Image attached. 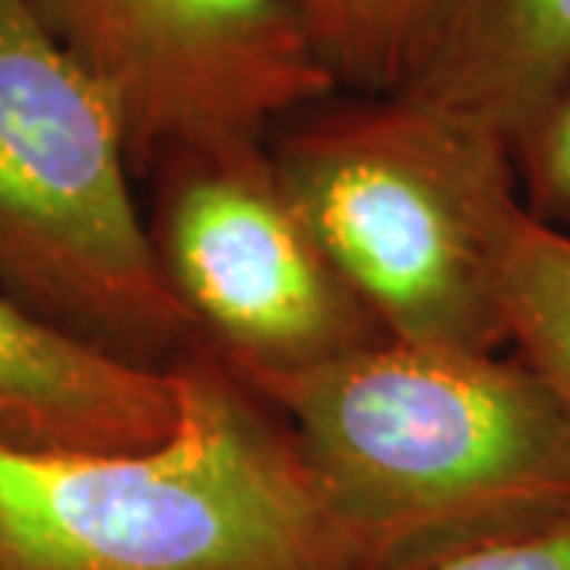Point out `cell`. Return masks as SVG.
<instances>
[{
	"label": "cell",
	"mask_w": 570,
	"mask_h": 570,
	"mask_svg": "<svg viewBox=\"0 0 570 570\" xmlns=\"http://www.w3.org/2000/svg\"><path fill=\"white\" fill-rule=\"evenodd\" d=\"M115 105L41 26L0 0V288L134 365L200 343L130 190Z\"/></svg>",
	"instance_id": "cell-4"
},
{
	"label": "cell",
	"mask_w": 570,
	"mask_h": 570,
	"mask_svg": "<svg viewBox=\"0 0 570 570\" xmlns=\"http://www.w3.org/2000/svg\"><path fill=\"white\" fill-rule=\"evenodd\" d=\"M130 453L0 448V570H374L276 409L204 340Z\"/></svg>",
	"instance_id": "cell-2"
},
{
	"label": "cell",
	"mask_w": 570,
	"mask_h": 570,
	"mask_svg": "<svg viewBox=\"0 0 570 570\" xmlns=\"http://www.w3.org/2000/svg\"><path fill=\"white\" fill-rule=\"evenodd\" d=\"M156 171L149 232L165 276L232 371H305L387 340L288 200L264 140L184 149Z\"/></svg>",
	"instance_id": "cell-5"
},
{
	"label": "cell",
	"mask_w": 570,
	"mask_h": 570,
	"mask_svg": "<svg viewBox=\"0 0 570 570\" xmlns=\"http://www.w3.org/2000/svg\"><path fill=\"white\" fill-rule=\"evenodd\" d=\"M238 377L283 415L374 570H422L570 517V419L523 358L384 340Z\"/></svg>",
	"instance_id": "cell-1"
},
{
	"label": "cell",
	"mask_w": 570,
	"mask_h": 570,
	"mask_svg": "<svg viewBox=\"0 0 570 570\" xmlns=\"http://www.w3.org/2000/svg\"><path fill=\"white\" fill-rule=\"evenodd\" d=\"M520 194L532 216L570 228V82L513 149Z\"/></svg>",
	"instance_id": "cell-11"
},
{
	"label": "cell",
	"mask_w": 570,
	"mask_h": 570,
	"mask_svg": "<svg viewBox=\"0 0 570 570\" xmlns=\"http://www.w3.org/2000/svg\"><path fill=\"white\" fill-rule=\"evenodd\" d=\"M336 86L390 96L403 77L425 0H288Z\"/></svg>",
	"instance_id": "cell-10"
},
{
	"label": "cell",
	"mask_w": 570,
	"mask_h": 570,
	"mask_svg": "<svg viewBox=\"0 0 570 570\" xmlns=\"http://www.w3.org/2000/svg\"><path fill=\"white\" fill-rule=\"evenodd\" d=\"M498 305L517 358L570 419V232L532 216L527 204L501 242Z\"/></svg>",
	"instance_id": "cell-9"
},
{
	"label": "cell",
	"mask_w": 570,
	"mask_h": 570,
	"mask_svg": "<svg viewBox=\"0 0 570 570\" xmlns=\"http://www.w3.org/2000/svg\"><path fill=\"white\" fill-rule=\"evenodd\" d=\"M99 82L137 171L165 156L264 140L336 89L288 0H29Z\"/></svg>",
	"instance_id": "cell-6"
},
{
	"label": "cell",
	"mask_w": 570,
	"mask_h": 570,
	"mask_svg": "<svg viewBox=\"0 0 570 570\" xmlns=\"http://www.w3.org/2000/svg\"><path fill=\"white\" fill-rule=\"evenodd\" d=\"M178 412L171 367L118 358L0 288V448L130 453L165 441Z\"/></svg>",
	"instance_id": "cell-7"
},
{
	"label": "cell",
	"mask_w": 570,
	"mask_h": 570,
	"mask_svg": "<svg viewBox=\"0 0 570 570\" xmlns=\"http://www.w3.org/2000/svg\"><path fill=\"white\" fill-rule=\"evenodd\" d=\"M269 156L387 340L501 352L498 254L523 206L508 142L390 92L314 105Z\"/></svg>",
	"instance_id": "cell-3"
},
{
	"label": "cell",
	"mask_w": 570,
	"mask_h": 570,
	"mask_svg": "<svg viewBox=\"0 0 570 570\" xmlns=\"http://www.w3.org/2000/svg\"><path fill=\"white\" fill-rule=\"evenodd\" d=\"M568 82L570 0H425L393 92L517 149Z\"/></svg>",
	"instance_id": "cell-8"
},
{
	"label": "cell",
	"mask_w": 570,
	"mask_h": 570,
	"mask_svg": "<svg viewBox=\"0 0 570 570\" xmlns=\"http://www.w3.org/2000/svg\"><path fill=\"white\" fill-rule=\"evenodd\" d=\"M422 570H570V517L542 530L456 551Z\"/></svg>",
	"instance_id": "cell-12"
}]
</instances>
